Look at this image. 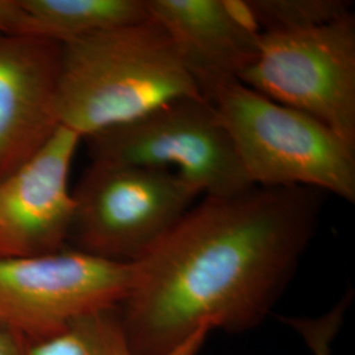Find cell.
<instances>
[{
	"mask_svg": "<svg viewBox=\"0 0 355 355\" xmlns=\"http://www.w3.org/2000/svg\"><path fill=\"white\" fill-rule=\"evenodd\" d=\"M153 19L164 26L195 86L207 102L240 82L253 62L259 32L239 1L146 0Z\"/></svg>",
	"mask_w": 355,
	"mask_h": 355,
	"instance_id": "30bf717a",
	"label": "cell"
},
{
	"mask_svg": "<svg viewBox=\"0 0 355 355\" xmlns=\"http://www.w3.org/2000/svg\"><path fill=\"white\" fill-rule=\"evenodd\" d=\"M92 161L175 173L203 196L255 187L212 103L180 98L86 139Z\"/></svg>",
	"mask_w": 355,
	"mask_h": 355,
	"instance_id": "5b68a950",
	"label": "cell"
},
{
	"mask_svg": "<svg viewBox=\"0 0 355 355\" xmlns=\"http://www.w3.org/2000/svg\"><path fill=\"white\" fill-rule=\"evenodd\" d=\"M353 299L354 291L349 288L328 312L318 318H283L282 320L302 337L312 355H331L333 343L340 333Z\"/></svg>",
	"mask_w": 355,
	"mask_h": 355,
	"instance_id": "5bb4252c",
	"label": "cell"
},
{
	"mask_svg": "<svg viewBox=\"0 0 355 355\" xmlns=\"http://www.w3.org/2000/svg\"><path fill=\"white\" fill-rule=\"evenodd\" d=\"M130 284L132 263L76 249L0 258V325L35 345L79 316L119 306Z\"/></svg>",
	"mask_w": 355,
	"mask_h": 355,
	"instance_id": "52a82bcc",
	"label": "cell"
},
{
	"mask_svg": "<svg viewBox=\"0 0 355 355\" xmlns=\"http://www.w3.org/2000/svg\"><path fill=\"white\" fill-rule=\"evenodd\" d=\"M321 195L252 187L203 196L132 263L120 312L135 355H170L199 330L262 324L318 232Z\"/></svg>",
	"mask_w": 355,
	"mask_h": 355,
	"instance_id": "6da1fadb",
	"label": "cell"
},
{
	"mask_svg": "<svg viewBox=\"0 0 355 355\" xmlns=\"http://www.w3.org/2000/svg\"><path fill=\"white\" fill-rule=\"evenodd\" d=\"M239 4L258 32L308 29L353 13L349 0H241Z\"/></svg>",
	"mask_w": 355,
	"mask_h": 355,
	"instance_id": "4fadbf2b",
	"label": "cell"
},
{
	"mask_svg": "<svg viewBox=\"0 0 355 355\" xmlns=\"http://www.w3.org/2000/svg\"><path fill=\"white\" fill-rule=\"evenodd\" d=\"M202 192L175 173L92 161L74 198L76 250L135 263L177 225Z\"/></svg>",
	"mask_w": 355,
	"mask_h": 355,
	"instance_id": "277c9868",
	"label": "cell"
},
{
	"mask_svg": "<svg viewBox=\"0 0 355 355\" xmlns=\"http://www.w3.org/2000/svg\"><path fill=\"white\" fill-rule=\"evenodd\" d=\"M80 141L60 127L26 164L0 180V258L64 249L74 218L70 171Z\"/></svg>",
	"mask_w": 355,
	"mask_h": 355,
	"instance_id": "ba28073f",
	"label": "cell"
},
{
	"mask_svg": "<svg viewBox=\"0 0 355 355\" xmlns=\"http://www.w3.org/2000/svg\"><path fill=\"white\" fill-rule=\"evenodd\" d=\"M0 355H28L26 345L0 325Z\"/></svg>",
	"mask_w": 355,
	"mask_h": 355,
	"instance_id": "2e32d148",
	"label": "cell"
},
{
	"mask_svg": "<svg viewBox=\"0 0 355 355\" xmlns=\"http://www.w3.org/2000/svg\"><path fill=\"white\" fill-rule=\"evenodd\" d=\"M28 355H135L120 305L73 320L51 338L26 346Z\"/></svg>",
	"mask_w": 355,
	"mask_h": 355,
	"instance_id": "7c38bea8",
	"label": "cell"
},
{
	"mask_svg": "<svg viewBox=\"0 0 355 355\" xmlns=\"http://www.w3.org/2000/svg\"><path fill=\"white\" fill-rule=\"evenodd\" d=\"M26 35L64 44L150 19L146 0H20Z\"/></svg>",
	"mask_w": 355,
	"mask_h": 355,
	"instance_id": "8fae6325",
	"label": "cell"
},
{
	"mask_svg": "<svg viewBox=\"0 0 355 355\" xmlns=\"http://www.w3.org/2000/svg\"><path fill=\"white\" fill-rule=\"evenodd\" d=\"M26 19L20 0H0V33L26 35Z\"/></svg>",
	"mask_w": 355,
	"mask_h": 355,
	"instance_id": "9a60e30c",
	"label": "cell"
},
{
	"mask_svg": "<svg viewBox=\"0 0 355 355\" xmlns=\"http://www.w3.org/2000/svg\"><path fill=\"white\" fill-rule=\"evenodd\" d=\"M215 105L255 187H305L355 203V145L309 114L234 82Z\"/></svg>",
	"mask_w": 355,
	"mask_h": 355,
	"instance_id": "3957f363",
	"label": "cell"
},
{
	"mask_svg": "<svg viewBox=\"0 0 355 355\" xmlns=\"http://www.w3.org/2000/svg\"><path fill=\"white\" fill-rule=\"evenodd\" d=\"M209 333H211L209 330H199L191 337L190 340H187L182 346H179L177 350H174L170 355H198L200 349L203 347Z\"/></svg>",
	"mask_w": 355,
	"mask_h": 355,
	"instance_id": "e0dca14e",
	"label": "cell"
},
{
	"mask_svg": "<svg viewBox=\"0 0 355 355\" xmlns=\"http://www.w3.org/2000/svg\"><path fill=\"white\" fill-rule=\"evenodd\" d=\"M180 98L203 96L153 17L62 44L60 125L82 140Z\"/></svg>",
	"mask_w": 355,
	"mask_h": 355,
	"instance_id": "7a4b0ae2",
	"label": "cell"
},
{
	"mask_svg": "<svg viewBox=\"0 0 355 355\" xmlns=\"http://www.w3.org/2000/svg\"><path fill=\"white\" fill-rule=\"evenodd\" d=\"M240 83L355 145L354 13L308 29L259 32Z\"/></svg>",
	"mask_w": 355,
	"mask_h": 355,
	"instance_id": "8992f818",
	"label": "cell"
},
{
	"mask_svg": "<svg viewBox=\"0 0 355 355\" xmlns=\"http://www.w3.org/2000/svg\"><path fill=\"white\" fill-rule=\"evenodd\" d=\"M62 44L0 33V180L26 164L60 125Z\"/></svg>",
	"mask_w": 355,
	"mask_h": 355,
	"instance_id": "9c48e42d",
	"label": "cell"
}]
</instances>
